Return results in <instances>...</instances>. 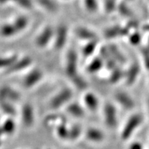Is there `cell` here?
<instances>
[{"mask_svg":"<svg viewBox=\"0 0 149 149\" xmlns=\"http://www.w3.org/2000/svg\"><path fill=\"white\" fill-rule=\"evenodd\" d=\"M65 73L78 90L84 91L88 88L87 81L79 72L78 55L73 48H70L66 53Z\"/></svg>","mask_w":149,"mask_h":149,"instance_id":"obj_1","label":"cell"},{"mask_svg":"<svg viewBox=\"0 0 149 149\" xmlns=\"http://www.w3.org/2000/svg\"><path fill=\"white\" fill-rule=\"evenodd\" d=\"M143 122V116L139 113H133L127 119L121 130L120 137L123 141L130 139Z\"/></svg>","mask_w":149,"mask_h":149,"instance_id":"obj_2","label":"cell"},{"mask_svg":"<svg viewBox=\"0 0 149 149\" xmlns=\"http://www.w3.org/2000/svg\"><path fill=\"white\" fill-rule=\"evenodd\" d=\"M73 95L72 91L70 88H64L59 91L50 102V105L53 109H58L66 105Z\"/></svg>","mask_w":149,"mask_h":149,"instance_id":"obj_3","label":"cell"},{"mask_svg":"<svg viewBox=\"0 0 149 149\" xmlns=\"http://www.w3.org/2000/svg\"><path fill=\"white\" fill-rule=\"evenodd\" d=\"M104 123L108 128L113 129L116 127L118 122L117 111L116 107L113 104L108 102L104 105L103 109Z\"/></svg>","mask_w":149,"mask_h":149,"instance_id":"obj_4","label":"cell"},{"mask_svg":"<svg viewBox=\"0 0 149 149\" xmlns=\"http://www.w3.org/2000/svg\"><path fill=\"white\" fill-rule=\"evenodd\" d=\"M54 35L55 29L51 26H46L35 38V46L39 48H46L53 40Z\"/></svg>","mask_w":149,"mask_h":149,"instance_id":"obj_5","label":"cell"},{"mask_svg":"<svg viewBox=\"0 0 149 149\" xmlns=\"http://www.w3.org/2000/svg\"><path fill=\"white\" fill-rule=\"evenodd\" d=\"M68 29L65 24H60L55 29L54 35V48L57 51H60L66 45L68 39Z\"/></svg>","mask_w":149,"mask_h":149,"instance_id":"obj_6","label":"cell"},{"mask_svg":"<svg viewBox=\"0 0 149 149\" xmlns=\"http://www.w3.org/2000/svg\"><path fill=\"white\" fill-rule=\"evenodd\" d=\"M44 77V72L40 68H35L28 72L24 78L23 85L26 89L35 86L42 81Z\"/></svg>","mask_w":149,"mask_h":149,"instance_id":"obj_7","label":"cell"},{"mask_svg":"<svg viewBox=\"0 0 149 149\" xmlns=\"http://www.w3.org/2000/svg\"><path fill=\"white\" fill-rule=\"evenodd\" d=\"M114 99L116 103L126 111H130L135 107L133 97L124 91H118L115 94Z\"/></svg>","mask_w":149,"mask_h":149,"instance_id":"obj_8","label":"cell"},{"mask_svg":"<svg viewBox=\"0 0 149 149\" xmlns=\"http://www.w3.org/2000/svg\"><path fill=\"white\" fill-rule=\"evenodd\" d=\"M32 58L29 56L18 58L6 70V74H12L26 69L32 64Z\"/></svg>","mask_w":149,"mask_h":149,"instance_id":"obj_9","label":"cell"},{"mask_svg":"<svg viewBox=\"0 0 149 149\" xmlns=\"http://www.w3.org/2000/svg\"><path fill=\"white\" fill-rule=\"evenodd\" d=\"M141 68L138 63L133 62L129 66V68L125 71L124 75V81L128 86H132L135 83L137 78L139 77Z\"/></svg>","mask_w":149,"mask_h":149,"instance_id":"obj_10","label":"cell"},{"mask_svg":"<svg viewBox=\"0 0 149 149\" xmlns=\"http://www.w3.org/2000/svg\"><path fill=\"white\" fill-rule=\"evenodd\" d=\"M130 30L128 28L122 27L119 26H115L108 28L104 31V37L108 39V40H111V39L117 38L119 37L126 36V35H129Z\"/></svg>","mask_w":149,"mask_h":149,"instance_id":"obj_11","label":"cell"},{"mask_svg":"<svg viewBox=\"0 0 149 149\" xmlns=\"http://www.w3.org/2000/svg\"><path fill=\"white\" fill-rule=\"evenodd\" d=\"M100 57H101L102 60L104 63V66L110 71L115 68H116L117 66V63L115 60L114 58L112 56L111 53H110L109 48L106 46H102L100 48Z\"/></svg>","mask_w":149,"mask_h":149,"instance_id":"obj_12","label":"cell"},{"mask_svg":"<svg viewBox=\"0 0 149 149\" xmlns=\"http://www.w3.org/2000/svg\"><path fill=\"white\" fill-rule=\"evenodd\" d=\"M20 94L17 91L8 86L0 88V101L16 102L19 100Z\"/></svg>","mask_w":149,"mask_h":149,"instance_id":"obj_13","label":"cell"},{"mask_svg":"<svg viewBox=\"0 0 149 149\" xmlns=\"http://www.w3.org/2000/svg\"><path fill=\"white\" fill-rule=\"evenodd\" d=\"M74 33L75 36L80 40L87 42L98 40L97 35L92 30L85 26H77L74 30Z\"/></svg>","mask_w":149,"mask_h":149,"instance_id":"obj_14","label":"cell"},{"mask_svg":"<svg viewBox=\"0 0 149 149\" xmlns=\"http://www.w3.org/2000/svg\"><path fill=\"white\" fill-rule=\"evenodd\" d=\"M22 119L24 124L27 127H30L34 123L35 115L34 110L32 105L30 104H25L22 110Z\"/></svg>","mask_w":149,"mask_h":149,"instance_id":"obj_15","label":"cell"},{"mask_svg":"<svg viewBox=\"0 0 149 149\" xmlns=\"http://www.w3.org/2000/svg\"><path fill=\"white\" fill-rule=\"evenodd\" d=\"M87 140L93 143H101L105 139V134L100 129L97 128H89L85 133Z\"/></svg>","mask_w":149,"mask_h":149,"instance_id":"obj_16","label":"cell"},{"mask_svg":"<svg viewBox=\"0 0 149 149\" xmlns=\"http://www.w3.org/2000/svg\"><path fill=\"white\" fill-rule=\"evenodd\" d=\"M84 104L90 111L95 112L100 105L99 99L95 93L88 92L84 95Z\"/></svg>","mask_w":149,"mask_h":149,"instance_id":"obj_17","label":"cell"},{"mask_svg":"<svg viewBox=\"0 0 149 149\" xmlns=\"http://www.w3.org/2000/svg\"><path fill=\"white\" fill-rule=\"evenodd\" d=\"M104 66V63L100 56L94 57L87 65L86 71L88 74H95L100 72Z\"/></svg>","mask_w":149,"mask_h":149,"instance_id":"obj_18","label":"cell"},{"mask_svg":"<svg viewBox=\"0 0 149 149\" xmlns=\"http://www.w3.org/2000/svg\"><path fill=\"white\" fill-rule=\"evenodd\" d=\"M19 34L18 31L13 23H5L0 26V36L3 38H10Z\"/></svg>","mask_w":149,"mask_h":149,"instance_id":"obj_19","label":"cell"},{"mask_svg":"<svg viewBox=\"0 0 149 149\" xmlns=\"http://www.w3.org/2000/svg\"><path fill=\"white\" fill-rule=\"evenodd\" d=\"M66 111L72 117H77V118H81L85 115V111L83 107H81L77 102H72L68 104L67 106Z\"/></svg>","mask_w":149,"mask_h":149,"instance_id":"obj_20","label":"cell"},{"mask_svg":"<svg viewBox=\"0 0 149 149\" xmlns=\"http://www.w3.org/2000/svg\"><path fill=\"white\" fill-rule=\"evenodd\" d=\"M98 45V40L87 42L86 44L84 46L82 50H81V54H82L83 57H85V58H88L91 55H93V54L95 53V51L97 48Z\"/></svg>","mask_w":149,"mask_h":149,"instance_id":"obj_21","label":"cell"},{"mask_svg":"<svg viewBox=\"0 0 149 149\" xmlns=\"http://www.w3.org/2000/svg\"><path fill=\"white\" fill-rule=\"evenodd\" d=\"M109 48L110 53H111L112 56L114 58V59L116 61L117 64H123L126 62V59L123 53L121 52L120 48L117 47V46L114 45V44H111L109 46H107Z\"/></svg>","mask_w":149,"mask_h":149,"instance_id":"obj_22","label":"cell"},{"mask_svg":"<svg viewBox=\"0 0 149 149\" xmlns=\"http://www.w3.org/2000/svg\"><path fill=\"white\" fill-rule=\"evenodd\" d=\"M125 71L123 70L120 66H117L114 69L111 70V73L109 78V81L111 84H117L124 79Z\"/></svg>","mask_w":149,"mask_h":149,"instance_id":"obj_23","label":"cell"},{"mask_svg":"<svg viewBox=\"0 0 149 149\" xmlns=\"http://www.w3.org/2000/svg\"><path fill=\"white\" fill-rule=\"evenodd\" d=\"M13 24H14V26L19 33L27 29L29 24V19L26 16L19 15L15 19L14 21L13 22Z\"/></svg>","mask_w":149,"mask_h":149,"instance_id":"obj_24","label":"cell"},{"mask_svg":"<svg viewBox=\"0 0 149 149\" xmlns=\"http://www.w3.org/2000/svg\"><path fill=\"white\" fill-rule=\"evenodd\" d=\"M36 2L49 13H55L57 10V6L53 0H36Z\"/></svg>","mask_w":149,"mask_h":149,"instance_id":"obj_25","label":"cell"},{"mask_svg":"<svg viewBox=\"0 0 149 149\" xmlns=\"http://www.w3.org/2000/svg\"><path fill=\"white\" fill-rule=\"evenodd\" d=\"M18 58L17 55H13L8 57H0V69L6 70Z\"/></svg>","mask_w":149,"mask_h":149,"instance_id":"obj_26","label":"cell"},{"mask_svg":"<svg viewBox=\"0 0 149 149\" xmlns=\"http://www.w3.org/2000/svg\"><path fill=\"white\" fill-rule=\"evenodd\" d=\"M84 5L87 12L95 13L100 8L98 0H84Z\"/></svg>","mask_w":149,"mask_h":149,"instance_id":"obj_27","label":"cell"},{"mask_svg":"<svg viewBox=\"0 0 149 149\" xmlns=\"http://www.w3.org/2000/svg\"><path fill=\"white\" fill-rule=\"evenodd\" d=\"M0 108L2 111L8 115H15V110L10 102L8 101H0Z\"/></svg>","mask_w":149,"mask_h":149,"instance_id":"obj_28","label":"cell"},{"mask_svg":"<svg viewBox=\"0 0 149 149\" xmlns=\"http://www.w3.org/2000/svg\"><path fill=\"white\" fill-rule=\"evenodd\" d=\"M1 128H2L3 133L5 132V133L11 135V134L13 133L15 129V124L13 120H11V119H8V120L5 121Z\"/></svg>","mask_w":149,"mask_h":149,"instance_id":"obj_29","label":"cell"},{"mask_svg":"<svg viewBox=\"0 0 149 149\" xmlns=\"http://www.w3.org/2000/svg\"><path fill=\"white\" fill-rule=\"evenodd\" d=\"M104 8L107 13H111L117 10V4L116 0H104Z\"/></svg>","mask_w":149,"mask_h":149,"instance_id":"obj_30","label":"cell"},{"mask_svg":"<svg viewBox=\"0 0 149 149\" xmlns=\"http://www.w3.org/2000/svg\"><path fill=\"white\" fill-rule=\"evenodd\" d=\"M57 136L61 139H66L69 138V130L63 124H61L57 127Z\"/></svg>","mask_w":149,"mask_h":149,"instance_id":"obj_31","label":"cell"},{"mask_svg":"<svg viewBox=\"0 0 149 149\" xmlns=\"http://www.w3.org/2000/svg\"><path fill=\"white\" fill-rule=\"evenodd\" d=\"M10 2H13L22 8L30 10L33 7V0H10Z\"/></svg>","mask_w":149,"mask_h":149,"instance_id":"obj_32","label":"cell"},{"mask_svg":"<svg viewBox=\"0 0 149 149\" xmlns=\"http://www.w3.org/2000/svg\"><path fill=\"white\" fill-rule=\"evenodd\" d=\"M128 40H129V42L132 45H138L141 40V34L139 32H133L132 33H129V35H128Z\"/></svg>","mask_w":149,"mask_h":149,"instance_id":"obj_33","label":"cell"},{"mask_svg":"<svg viewBox=\"0 0 149 149\" xmlns=\"http://www.w3.org/2000/svg\"><path fill=\"white\" fill-rule=\"evenodd\" d=\"M81 129L79 126H74L71 130H69V139L70 140H75L80 135Z\"/></svg>","mask_w":149,"mask_h":149,"instance_id":"obj_34","label":"cell"},{"mask_svg":"<svg viewBox=\"0 0 149 149\" xmlns=\"http://www.w3.org/2000/svg\"><path fill=\"white\" fill-rule=\"evenodd\" d=\"M117 10H118L121 14L124 15H128L130 13L128 7L123 3H120L119 4H117Z\"/></svg>","mask_w":149,"mask_h":149,"instance_id":"obj_35","label":"cell"},{"mask_svg":"<svg viewBox=\"0 0 149 149\" xmlns=\"http://www.w3.org/2000/svg\"><path fill=\"white\" fill-rule=\"evenodd\" d=\"M142 144L139 142H134L133 144H130L129 149H143Z\"/></svg>","mask_w":149,"mask_h":149,"instance_id":"obj_36","label":"cell"},{"mask_svg":"<svg viewBox=\"0 0 149 149\" xmlns=\"http://www.w3.org/2000/svg\"><path fill=\"white\" fill-rule=\"evenodd\" d=\"M8 2H10V0H0V3H1V4Z\"/></svg>","mask_w":149,"mask_h":149,"instance_id":"obj_37","label":"cell"},{"mask_svg":"<svg viewBox=\"0 0 149 149\" xmlns=\"http://www.w3.org/2000/svg\"><path fill=\"white\" fill-rule=\"evenodd\" d=\"M147 111H148V115L149 118V97L148 100H147Z\"/></svg>","mask_w":149,"mask_h":149,"instance_id":"obj_38","label":"cell"},{"mask_svg":"<svg viewBox=\"0 0 149 149\" xmlns=\"http://www.w3.org/2000/svg\"><path fill=\"white\" fill-rule=\"evenodd\" d=\"M144 30L146 31H149V24H146V25L145 26L144 28Z\"/></svg>","mask_w":149,"mask_h":149,"instance_id":"obj_39","label":"cell"},{"mask_svg":"<svg viewBox=\"0 0 149 149\" xmlns=\"http://www.w3.org/2000/svg\"><path fill=\"white\" fill-rule=\"evenodd\" d=\"M147 49L149 50V37H148V48Z\"/></svg>","mask_w":149,"mask_h":149,"instance_id":"obj_40","label":"cell"},{"mask_svg":"<svg viewBox=\"0 0 149 149\" xmlns=\"http://www.w3.org/2000/svg\"><path fill=\"white\" fill-rule=\"evenodd\" d=\"M128 1H133V0H128Z\"/></svg>","mask_w":149,"mask_h":149,"instance_id":"obj_41","label":"cell"},{"mask_svg":"<svg viewBox=\"0 0 149 149\" xmlns=\"http://www.w3.org/2000/svg\"></svg>","mask_w":149,"mask_h":149,"instance_id":"obj_42","label":"cell"}]
</instances>
